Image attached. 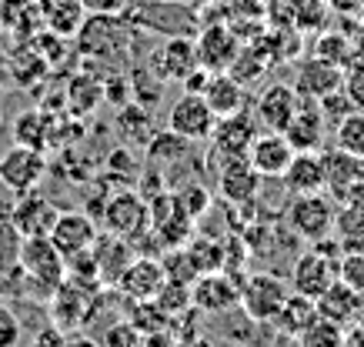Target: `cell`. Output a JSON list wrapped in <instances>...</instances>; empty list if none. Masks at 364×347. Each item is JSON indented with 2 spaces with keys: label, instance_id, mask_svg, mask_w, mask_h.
I'll return each instance as SVG.
<instances>
[{
  "label": "cell",
  "instance_id": "obj_1",
  "mask_svg": "<svg viewBox=\"0 0 364 347\" xmlns=\"http://www.w3.org/2000/svg\"><path fill=\"white\" fill-rule=\"evenodd\" d=\"M21 270H23V291H44L47 297V294H54L64 284L67 260L50 244V237H23Z\"/></svg>",
  "mask_w": 364,
  "mask_h": 347
},
{
  "label": "cell",
  "instance_id": "obj_2",
  "mask_svg": "<svg viewBox=\"0 0 364 347\" xmlns=\"http://www.w3.org/2000/svg\"><path fill=\"white\" fill-rule=\"evenodd\" d=\"M334 214H338V201L328 191L291 194V204L284 207V224L294 237L314 244L334 231Z\"/></svg>",
  "mask_w": 364,
  "mask_h": 347
},
{
  "label": "cell",
  "instance_id": "obj_3",
  "mask_svg": "<svg viewBox=\"0 0 364 347\" xmlns=\"http://www.w3.org/2000/svg\"><path fill=\"white\" fill-rule=\"evenodd\" d=\"M291 284L281 274H267V270H254L241 280V307L254 324H274V317L284 307Z\"/></svg>",
  "mask_w": 364,
  "mask_h": 347
},
{
  "label": "cell",
  "instance_id": "obj_4",
  "mask_svg": "<svg viewBox=\"0 0 364 347\" xmlns=\"http://www.w3.org/2000/svg\"><path fill=\"white\" fill-rule=\"evenodd\" d=\"M257 134H261V123H257L251 107H244V111H237V114H228V117H218V121H214V131H210V137H208L210 157H221L218 164L247 157V150H251Z\"/></svg>",
  "mask_w": 364,
  "mask_h": 347
},
{
  "label": "cell",
  "instance_id": "obj_5",
  "mask_svg": "<svg viewBox=\"0 0 364 347\" xmlns=\"http://www.w3.org/2000/svg\"><path fill=\"white\" fill-rule=\"evenodd\" d=\"M100 221H104V231H111L117 237H127V241H141L147 231H151V214H147V201H144L141 194L121 191L107 197L104 207H100Z\"/></svg>",
  "mask_w": 364,
  "mask_h": 347
},
{
  "label": "cell",
  "instance_id": "obj_6",
  "mask_svg": "<svg viewBox=\"0 0 364 347\" xmlns=\"http://www.w3.org/2000/svg\"><path fill=\"white\" fill-rule=\"evenodd\" d=\"M47 154L44 150H33V147H23V144H14L7 154H0V184L21 197L27 191H37L41 180L47 177Z\"/></svg>",
  "mask_w": 364,
  "mask_h": 347
},
{
  "label": "cell",
  "instance_id": "obj_7",
  "mask_svg": "<svg viewBox=\"0 0 364 347\" xmlns=\"http://www.w3.org/2000/svg\"><path fill=\"white\" fill-rule=\"evenodd\" d=\"M237 304H241V284H237L228 270L200 274V277L191 284V307L200 314L224 317V314L237 311Z\"/></svg>",
  "mask_w": 364,
  "mask_h": 347
},
{
  "label": "cell",
  "instance_id": "obj_8",
  "mask_svg": "<svg viewBox=\"0 0 364 347\" xmlns=\"http://www.w3.org/2000/svg\"><path fill=\"white\" fill-rule=\"evenodd\" d=\"M214 111L208 107L204 94H181L171 111H167V131H174L177 137H184L188 144H204L214 131Z\"/></svg>",
  "mask_w": 364,
  "mask_h": 347
},
{
  "label": "cell",
  "instance_id": "obj_9",
  "mask_svg": "<svg viewBox=\"0 0 364 347\" xmlns=\"http://www.w3.org/2000/svg\"><path fill=\"white\" fill-rule=\"evenodd\" d=\"M301 104V94L294 90V84H287V80H274V84H264L261 94L254 97V117L261 123V131H277V134H284V127L291 123L294 111H298Z\"/></svg>",
  "mask_w": 364,
  "mask_h": 347
},
{
  "label": "cell",
  "instance_id": "obj_10",
  "mask_svg": "<svg viewBox=\"0 0 364 347\" xmlns=\"http://www.w3.org/2000/svg\"><path fill=\"white\" fill-rule=\"evenodd\" d=\"M97 234H100L97 221L87 211H60L47 237L64 254V260H70V258H77V254H87L90 247H94V241H97Z\"/></svg>",
  "mask_w": 364,
  "mask_h": 347
},
{
  "label": "cell",
  "instance_id": "obj_11",
  "mask_svg": "<svg viewBox=\"0 0 364 347\" xmlns=\"http://www.w3.org/2000/svg\"><path fill=\"white\" fill-rule=\"evenodd\" d=\"M334 280H338V260L321 258L318 250H304V254H298L294 264H291V274H287L291 291L304 294V297H311V301H318Z\"/></svg>",
  "mask_w": 364,
  "mask_h": 347
},
{
  "label": "cell",
  "instance_id": "obj_12",
  "mask_svg": "<svg viewBox=\"0 0 364 347\" xmlns=\"http://www.w3.org/2000/svg\"><path fill=\"white\" fill-rule=\"evenodd\" d=\"M194 44H198L200 67L210 70V74H221V70H228L234 64V57L241 54L244 40L231 31V23H210V27L200 31Z\"/></svg>",
  "mask_w": 364,
  "mask_h": 347
},
{
  "label": "cell",
  "instance_id": "obj_13",
  "mask_svg": "<svg viewBox=\"0 0 364 347\" xmlns=\"http://www.w3.org/2000/svg\"><path fill=\"white\" fill-rule=\"evenodd\" d=\"M261 174L251 167L247 157H237V160H224L221 170H218V194H221L228 204L234 207H247V204L257 201L261 194Z\"/></svg>",
  "mask_w": 364,
  "mask_h": 347
},
{
  "label": "cell",
  "instance_id": "obj_14",
  "mask_svg": "<svg viewBox=\"0 0 364 347\" xmlns=\"http://www.w3.org/2000/svg\"><path fill=\"white\" fill-rule=\"evenodd\" d=\"M90 258H94L100 284H104V287H117L121 274L134 260V244L127 237H117V234H111V231H104V234H97L94 247H90Z\"/></svg>",
  "mask_w": 364,
  "mask_h": 347
},
{
  "label": "cell",
  "instance_id": "obj_15",
  "mask_svg": "<svg viewBox=\"0 0 364 347\" xmlns=\"http://www.w3.org/2000/svg\"><path fill=\"white\" fill-rule=\"evenodd\" d=\"M57 214L60 211L54 207V201H47L41 191H27L21 197H14L11 224L21 231V237H47Z\"/></svg>",
  "mask_w": 364,
  "mask_h": 347
},
{
  "label": "cell",
  "instance_id": "obj_16",
  "mask_svg": "<svg viewBox=\"0 0 364 347\" xmlns=\"http://www.w3.org/2000/svg\"><path fill=\"white\" fill-rule=\"evenodd\" d=\"M328 134H331V127H328V121L321 117L318 101L301 97L298 111H294L291 123L284 127V137L291 141V147H294V150H324Z\"/></svg>",
  "mask_w": 364,
  "mask_h": 347
},
{
  "label": "cell",
  "instance_id": "obj_17",
  "mask_svg": "<svg viewBox=\"0 0 364 347\" xmlns=\"http://www.w3.org/2000/svg\"><path fill=\"white\" fill-rule=\"evenodd\" d=\"M161 284H164V268H161V258H151V254H141V258H134L127 264V270L121 274L117 280V287L114 291H121L127 301H154V294L161 291Z\"/></svg>",
  "mask_w": 364,
  "mask_h": 347
},
{
  "label": "cell",
  "instance_id": "obj_18",
  "mask_svg": "<svg viewBox=\"0 0 364 347\" xmlns=\"http://www.w3.org/2000/svg\"><path fill=\"white\" fill-rule=\"evenodd\" d=\"M198 67V44L188 40V37H171L164 47H157L154 60H151V70H154L157 80H177V84Z\"/></svg>",
  "mask_w": 364,
  "mask_h": 347
},
{
  "label": "cell",
  "instance_id": "obj_19",
  "mask_svg": "<svg viewBox=\"0 0 364 347\" xmlns=\"http://www.w3.org/2000/svg\"><path fill=\"white\" fill-rule=\"evenodd\" d=\"M344 84V67H334L328 60H321V57H304L294 70V90H298L301 97H308V101H321L324 94H331V90H341Z\"/></svg>",
  "mask_w": 364,
  "mask_h": 347
},
{
  "label": "cell",
  "instance_id": "obj_20",
  "mask_svg": "<svg viewBox=\"0 0 364 347\" xmlns=\"http://www.w3.org/2000/svg\"><path fill=\"white\" fill-rule=\"evenodd\" d=\"M291 157H294V147L277 131H261L254 137L251 150H247V160H251V167L261 177H281L287 170V164H291Z\"/></svg>",
  "mask_w": 364,
  "mask_h": 347
},
{
  "label": "cell",
  "instance_id": "obj_21",
  "mask_svg": "<svg viewBox=\"0 0 364 347\" xmlns=\"http://www.w3.org/2000/svg\"><path fill=\"white\" fill-rule=\"evenodd\" d=\"M314 304H318L321 317H328V321H334V324H341V327L361 324V317H364V294L348 287L344 280H334Z\"/></svg>",
  "mask_w": 364,
  "mask_h": 347
},
{
  "label": "cell",
  "instance_id": "obj_22",
  "mask_svg": "<svg viewBox=\"0 0 364 347\" xmlns=\"http://www.w3.org/2000/svg\"><path fill=\"white\" fill-rule=\"evenodd\" d=\"M287 194H318L328 191V177H324V157L321 150H294L287 170L281 174Z\"/></svg>",
  "mask_w": 364,
  "mask_h": 347
},
{
  "label": "cell",
  "instance_id": "obj_23",
  "mask_svg": "<svg viewBox=\"0 0 364 347\" xmlns=\"http://www.w3.org/2000/svg\"><path fill=\"white\" fill-rule=\"evenodd\" d=\"M33 4H37V13L44 21V31L64 37V40L77 37V31L87 21V11H84L80 0H33Z\"/></svg>",
  "mask_w": 364,
  "mask_h": 347
},
{
  "label": "cell",
  "instance_id": "obj_24",
  "mask_svg": "<svg viewBox=\"0 0 364 347\" xmlns=\"http://www.w3.org/2000/svg\"><path fill=\"white\" fill-rule=\"evenodd\" d=\"M84 297H90V294H80V284L74 277H64V284L50 294V314H54L57 331H74V327L87 324L90 311Z\"/></svg>",
  "mask_w": 364,
  "mask_h": 347
},
{
  "label": "cell",
  "instance_id": "obj_25",
  "mask_svg": "<svg viewBox=\"0 0 364 347\" xmlns=\"http://www.w3.org/2000/svg\"><path fill=\"white\" fill-rule=\"evenodd\" d=\"M204 101H208V107L214 111V117H228V114H237L247 107V90H244V84H237L228 70H221V74H210L208 77V84H204Z\"/></svg>",
  "mask_w": 364,
  "mask_h": 347
},
{
  "label": "cell",
  "instance_id": "obj_26",
  "mask_svg": "<svg viewBox=\"0 0 364 347\" xmlns=\"http://www.w3.org/2000/svg\"><path fill=\"white\" fill-rule=\"evenodd\" d=\"M21 244H23L21 231L11 221H4L0 224V291L4 294H17L23 287Z\"/></svg>",
  "mask_w": 364,
  "mask_h": 347
},
{
  "label": "cell",
  "instance_id": "obj_27",
  "mask_svg": "<svg viewBox=\"0 0 364 347\" xmlns=\"http://www.w3.org/2000/svg\"><path fill=\"white\" fill-rule=\"evenodd\" d=\"M321 157H324V177H328V194H331L334 201L344 194V187L351 184V180H358L364 174V160L361 157L348 154V150H341V147H331V150H321Z\"/></svg>",
  "mask_w": 364,
  "mask_h": 347
},
{
  "label": "cell",
  "instance_id": "obj_28",
  "mask_svg": "<svg viewBox=\"0 0 364 347\" xmlns=\"http://www.w3.org/2000/svg\"><path fill=\"white\" fill-rule=\"evenodd\" d=\"M318 317V304L311 301V297H304V294H287V301H284V307H281V314L274 317V324L271 327H277L284 337H291V341H298L304 331L311 327V321Z\"/></svg>",
  "mask_w": 364,
  "mask_h": 347
},
{
  "label": "cell",
  "instance_id": "obj_29",
  "mask_svg": "<svg viewBox=\"0 0 364 347\" xmlns=\"http://www.w3.org/2000/svg\"><path fill=\"white\" fill-rule=\"evenodd\" d=\"M50 134H54V123L41 111H23V114H17V121H14V144L33 147V150H44L47 154Z\"/></svg>",
  "mask_w": 364,
  "mask_h": 347
},
{
  "label": "cell",
  "instance_id": "obj_30",
  "mask_svg": "<svg viewBox=\"0 0 364 347\" xmlns=\"http://www.w3.org/2000/svg\"><path fill=\"white\" fill-rule=\"evenodd\" d=\"M334 237L341 244L344 254H364V211L341 204L334 214Z\"/></svg>",
  "mask_w": 364,
  "mask_h": 347
},
{
  "label": "cell",
  "instance_id": "obj_31",
  "mask_svg": "<svg viewBox=\"0 0 364 347\" xmlns=\"http://www.w3.org/2000/svg\"><path fill=\"white\" fill-rule=\"evenodd\" d=\"M314 57L334 67H348L354 57V37H348V31H321L314 40Z\"/></svg>",
  "mask_w": 364,
  "mask_h": 347
},
{
  "label": "cell",
  "instance_id": "obj_32",
  "mask_svg": "<svg viewBox=\"0 0 364 347\" xmlns=\"http://www.w3.org/2000/svg\"><path fill=\"white\" fill-rule=\"evenodd\" d=\"M184 254L194 264L198 274H210V270H224V244L210 241V237H188Z\"/></svg>",
  "mask_w": 364,
  "mask_h": 347
},
{
  "label": "cell",
  "instance_id": "obj_33",
  "mask_svg": "<svg viewBox=\"0 0 364 347\" xmlns=\"http://www.w3.org/2000/svg\"><path fill=\"white\" fill-rule=\"evenodd\" d=\"M287 4H291L294 31H324V23L331 17L328 0H287Z\"/></svg>",
  "mask_w": 364,
  "mask_h": 347
},
{
  "label": "cell",
  "instance_id": "obj_34",
  "mask_svg": "<svg viewBox=\"0 0 364 347\" xmlns=\"http://www.w3.org/2000/svg\"><path fill=\"white\" fill-rule=\"evenodd\" d=\"M331 134H334V147H341V150L364 160V111H351Z\"/></svg>",
  "mask_w": 364,
  "mask_h": 347
},
{
  "label": "cell",
  "instance_id": "obj_35",
  "mask_svg": "<svg viewBox=\"0 0 364 347\" xmlns=\"http://www.w3.org/2000/svg\"><path fill=\"white\" fill-rule=\"evenodd\" d=\"M188 141L184 137H177L174 131H157L151 141H147V160H154V164H174V160H184L188 154Z\"/></svg>",
  "mask_w": 364,
  "mask_h": 347
},
{
  "label": "cell",
  "instance_id": "obj_36",
  "mask_svg": "<svg viewBox=\"0 0 364 347\" xmlns=\"http://www.w3.org/2000/svg\"><path fill=\"white\" fill-rule=\"evenodd\" d=\"M341 341H344V327L318 314L308 331L298 337V347H341Z\"/></svg>",
  "mask_w": 364,
  "mask_h": 347
},
{
  "label": "cell",
  "instance_id": "obj_37",
  "mask_svg": "<svg viewBox=\"0 0 364 347\" xmlns=\"http://www.w3.org/2000/svg\"><path fill=\"white\" fill-rule=\"evenodd\" d=\"M154 304L167 317H177L181 311L191 307V284H181V280H164L161 291L154 294Z\"/></svg>",
  "mask_w": 364,
  "mask_h": 347
},
{
  "label": "cell",
  "instance_id": "obj_38",
  "mask_svg": "<svg viewBox=\"0 0 364 347\" xmlns=\"http://www.w3.org/2000/svg\"><path fill=\"white\" fill-rule=\"evenodd\" d=\"M177 204H181V211L188 214L191 221H198L200 214L210 211V204H214V197H210V191L204 187V184H181L174 191Z\"/></svg>",
  "mask_w": 364,
  "mask_h": 347
},
{
  "label": "cell",
  "instance_id": "obj_39",
  "mask_svg": "<svg viewBox=\"0 0 364 347\" xmlns=\"http://www.w3.org/2000/svg\"><path fill=\"white\" fill-rule=\"evenodd\" d=\"M264 67H267V60L261 54H254V47H241V54L234 57V64L228 67V74H231L237 84H254V80L264 74Z\"/></svg>",
  "mask_w": 364,
  "mask_h": 347
},
{
  "label": "cell",
  "instance_id": "obj_40",
  "mask_svg": "<svg viewBox=\"0 0 364 347\" xmlns=\"http://www.w3.org/2000/svg\"><path fill=\"white\" fill-rule=\"evenodd\" d=\"M318 107H321V117L328 121V127H331V131H334V127H338V123H341L351 111H358V107L351 104V97L344 94V87H341V90H331V94H324V97L318 101Z\"/></svg>",
  "mask_w": 364,
  "mask_h": 347
},
{
  "label": "cell",
  "instance_id": "obj_41",
  "mask_svg": "<svg viewBox=\"0 0 364 347\" xmlns=\"http://www.w3.org/2000/svg\"><path fill=\"white\" fill-rule=\"evenodd\" d=\"M344 94L351 97V104L358 111H364V57H354L351 64L344 67Z\"/></svg>",
  "mask_w": 364,
  "mask_h": 347
},
{
  "label": "cell",
  "instance_id": "obj_42",
  "mask_svg": "<svg viewBox=\"0 0 364 347\" xmlns=\"http://www.w3.org/2000/svg\"><path fill=\"white\" fill-rule=\"evenodd\" d=\"M338 280L364 294V254H341L338 260Z\"/></svg>",
  "mask_w": 364,
  "mask_h": 347
},
{
  "label": "cell",
  "instance_id": "obj_43",
  "mask_svg": "<svg viewBox=\"0 0 364 347\" xmlns=\"http://www.w3.org/2000/svg\"><path fill=\"white\" fill-rule=\"evenodd\" d=\"M144 334L131 321H121V324H114L107 334H104V347H141Z\"/></svg>",
  "mask_w": 364,
  "mask_h": 347
},
{
  "label": "cell",
  "instance_id": "obj_44",
  "mask_svg": "<svg viewBox=\"0 0 364 347\" xmlns=\"http://www.w3.org/2000/svg\"><path fill=\"white\" fill-rule=\"evenodd\" d=\"M21 337H23V331H21L17 314L0 301V347H17L21 344Z\"/></svg>",
  "mask_w": 364,
  "mask_h": 347
},
{
  "label": "cell",
  "instance_id": "obj_45",
  "mask_svg": "<svg viewBox=\"0 0 364 347\" xmlns=\"http://www.w3.org/2000/svg\"><path fill=\"white\" fill-rule=\"evenodd\" d=\"M87 13H124L131 7V0H80Z\"/></svg>",
  "mask_w": 364,
  "mask_h": 347
},
{
  "label": "cell",
  "instance_id": "obj_46",
  "mask_svg": "<svg viewBox=\"0 0 364 347\" xmlns=\"http://www.w3.org/2000/svg\"><path fill=\"white\" fill-rule=\"evenodd\" d=\"M338 204H348V207H361L364 211V174L358 180H351L348 187H344V194L338 197Z\"/></svg>",
  "mask_w": 364,
  "mask_h": 347
},
{
  "label": "cell",
  "instance_id": "obj_47",
  "mask_svg": "<svg viewBox=\"0 0 364 347\" xmlns=\"http://www.w3.org/2000/svg\"><path fill=\"white\" fill-rule=\"evenodd\" d=\"M328 7H331L334 17H358L361 0H328Z\"/></svg>",
  "mask_w": 364,
  "mask_h": 347
},
{
  "label": "cell",
  "instance_id": "obj_48",
  "mask_svg": "<svg viewBox=\"0 0 364 347\" xmlns=\"http://www.w3.org/2000/svg\"><path fill=\"white\" fill-rule=\"evenodd\" d=\"M341 347H364V324L344 327V341H341Z\"/></svg>",
  "mask_w": 364,
  "mask_h": 347
},
{
  "label": "cell",
  "instance_id": "obj_49",
  "mask_svg": "<svg viewBox=\"0 0 364 347\" xmlns=\"http://www.w3.org/2000/svg\"><path fill=\"white\" fill-rule=\"evenodd\" d=\"M11 211H14V194L0 184V224H4V221H11Z\"/></svg>",
  "mask_w": 364,
  "mask_h": 347
},
{
  "label": "cell",
  "instance_id": "obj_50",
  "mask_svg": "<svg viewBox=\"0 0 364 347\" xmlns=\"http://www.w3.org/2000/svg\"><path fill=\"white\" fill-rule=\"evenodd\" d=\"M358 23L364 27V0H361V11H358Z\"/></svg>",
  "mask_w": 364,
  "mask_h": 347
},
{
  "label": "cell",
  "instance_id": "obj_51",
  "mask_svg": "<svg viewBox=\"0 0 364 347\" xmlns=\"http://www.w3.org/2000/svg\"><path fill=\"white\" fill-rule=\"evenodd\" d=\"M137 4H154V0H137Z\"/></svg>",
  "mask_w": 364,
  "mask_h": 347
},
{
  "label": "cell",
  "instance_id": "obj_52",
  "mask_svg": "<svg viewBox=\"0 0 364 347\" xmlns=\"http://www.w3.org/2000/svg\"><path fill=\"white\" fill-rule=\"evenodd\" d=\"M0 301H4V291H0Z\"/></svg>",
  "mask_w": 364,
  "mask_h": 347
},
{
  "label": "cell",
  "instance_id": "obj_53",
  "mask_svg": "<svg viewBox=\"0 0 364 347\" xmlns=\"http://www.w3.org/2000/svg\"><path fill=\"white\" fill-rule=\"evenodd\" d=\"M361 324H364V317H361Z\"/></svg>",
  "mask_w": 364,
  "mask_h": 347
}]
</instances>
